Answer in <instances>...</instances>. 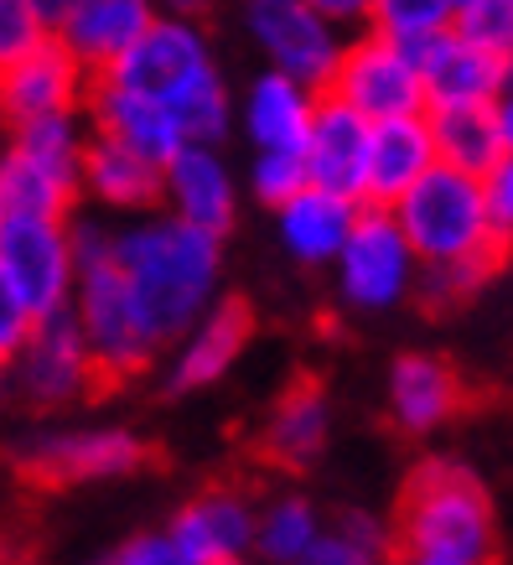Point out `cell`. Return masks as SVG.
Masks as SVG:
<instances>
[{"instance_id": "5", "label": "cell", "mask_w": 513, "mask_h": 565, "mask_svg": "<svg viewBox=\"0 0 513 565\" xmlns=\"http://www.w3.org/2000/svg\"><path fill=\"white\" fill-rule=\"evenodd\" d=\"M389 213H394V223H399L405 244L415 249V259H420V270H441V265L472 259V255H482V249H498L482 182H472V177H462V172L430 167ZM503 249H509V244H503Z\"/></svg>"}, {"instance_id": "8", "label": "cell", "mask_w": 513, "mask_h": 565, "mask_svg": "<svg viewBox=\"0 0 513 565\" xmlns=\"http://www.w3.org/2000/svg\"><path fill=\"white\" fill-rule=\"evenodd\" d=\"M327 99L348 104L368 125L426 115V88H420L415 57L399 52L394 42H384L378 32H368V26L342 42V57H338L332 84H327Z\"/></svg>"}, {"instance_id": "31", "label": "cell", "mask_w": 513, "mask_h": 565, "mask_svg": "<svg viewBox=\"0 0 513 565\" xmlns=\"http://www.w3.org/2000/svg\"><path fill=\"white\" fill-rule=\"evenodd\" d=\"M451 32L462 36L467 47L513 57V0H457Z\"/></svg>"}, {"instance_id": "1", "label": "cell", "mask_w": 513, "mask_h": 565, "mask_svg": "<svg viewBox=\"0 0 513 565\" xmlns=\"http://www.w3.org/2000/svg\"><path fill=\"white\" fill-rule=\"evenodd\" d=\"M109 265L156 348H171L223 296V239L171 213L115 223Z\"/></svg>"}, {"instance_id": "25", "label": "cell", "mask_w": 513, "mask_h": 565, "mask_svg": "<svg viewBox=\"0 0 513 565\" xmlns=\"http://www.w3.org/2000/svg\"><path fill=\"white\" fill-rule=\"evenodd\" d=\"M78 192H88L104 213L146 218V213H161V167L130 156L125 146H115V140L88 136L84 172H78Z\"/></svg>"}, {"instance_id": "40", "label": "cell", "mask_w": 513, "mask_h": 565, "mask_svg": "<svg viewBox=\"0 0 513 565\" xmlns=\"http://www.w3.org/2000/svg\"><path fill=\"white\" fill-rule=\"evenodd\" d=\"M498 125H503V151L513 156V88L498 99Z\"/></svg>"}, {"instance_id": "12", "label": "cell", "mask_w": 513, "mask_h": 565, "mask_svg": "<svg viewBox=\"0 0 513 565\" xmlns=\"http://www.w3.org/2000/svg\"><path fill=\"white\" fill-rule=\"evenodd\" d=\"M151 457L146 436L130 426H88V430H52L36 436L21 451V467L36 482H57V488H84V482H120L140 472Z\"/></svg>"}, {"instance_id": "37", "label": "cell", "mask_w": 513, "mask_h": 565, "mask_svg": "<svg viewBox=\"0 0 513 565\" xmlns=\"http://www.w3.org/2000/svg\"><path fill=\"white\" fill-rule=\"evenodd\" d=\"M482 198H488V218H493L498 244L513 249V156L493 177H482Z\"/></svg>"}, {"instance_id": "3", "label": "cell", "mask_w": 513, "mask_h": 565, "mask_svg": "<svg viewBox=\"0 0 513 565\" xmlns=\"http://www.w3.org/2000/svg\"><path fill=\"white\" fill-rule=\"evenodd\" d=\"M394 555H446L462 565H493L498 514L482 478L457 457H426L399 488Z\"/></svg>"}, {"instance_id": "41", "label": "cell", "mask_w": 513, "mask_h": 565, "mask_svg": "<svg viewBox=\"0 0 513 565\" xmlns=\"http://www.w3.org/2000/svg\"><path fill=\"white\" fill-rule=\"evenodd\" d=\"M399 565H462V561H446V555H394Z\"/></svg>"}, {"instance_id": "27", "label": "cell", "mask_w": 513, "mask_h": 565, "mask_svg": "<svg viewBox=\"0 0 513 565\" xmlns=\"http://www.w3.org/2000/svg\"><path fill=\"white\" fill-rule=\"evenodd\" d=\"M430 146H436V167L462 172L472 182L493 177L509 151H503V125H498V104H462V109H426Z\"/></svg>"}, {"instance_id": "24", "label": "cell", "mask_w": 513, "mask_h": 565, "mask_svg": "<svg viewBox=\"0 0 513 565\" xmlns=\"http://www.w3.org/2000/svg\"><path fill=\"white\" fill-rule=\"evenodd\" d=\"M359 223V203L348 198H332V192L301 188L291 203L275 207V234H280V249L301 265V270H322L342 255V244Z\"/></svg>"}, {"instance_id": "35", "label": "cell", "mask_w": 513, "mask_h": 565, "mask_svg": "<svg viewBox=\"0 0 513 565\" xmlns=\"http://www.w3.org/2000/svg\"><path fill=\"white\" fill-rule=\"evenodd\" d=\"M32 327H36V317L26 311V301L11 291V280L0 275V374H6V369H11V359L26 348Z\"/></svg>"}, {"instance_id": "7", "label": "cell", "mask_w": 513, "mask_h": 565, "mask_svg": "<svg viewBox=\"0 0 513 565\" xmlns=\"http://www.w3.org/2000/svg\"><path fill=\"white\" fill-rule=\"evenodd\" d=\"M68 311H73V322H78V332H84L88 359H94V374L99 379H130L140 369H151L156 353H161L146 338V327H140L109 255L78 265V286H73Z\"/></svg>"}, {"instance_id": "33", "label": "cell", "mask_w": 513, "mask_h": 565, "mask_svg": "<svg viewBox=\"0 0 513 565\" xmlns=\"http://www.w3.org/2000/svg\"><path fill=\"white\" fill-rule=\"evenodd\" d=\"M301 188H307V167H301V156L259 151L255 161H249V192H255V198L270 207V213L280 203H291Z\"/></svg>"}, {"instance_id": "43", "label": "cell", "mask_w": 513, "mask_h": 565, "mask_svg": "<svg viewBox=\"0 0 513 565\" xmlns=\"http://www.w3.org/2000/svg\"><path fill=\"white\" fill-rule=\"evenodd\" d=\"M0 390H6V374H0Z\"/></svg>"}, {"instance_id": "17", "label": "cell", "mask_w": 513, "mask_h": 565, "mask_svg": "<svg viewBox=\"0 0 513 565\" xmlns=\"http://www.w3.org/2000/svg\"><path fill=\"white\" fill-rule=\"evenodd\" d=\"M368 140H374V125L359 120L348 104L338 99H317V115H311L307 146H301V167H307V188L332 192V198H348V203L363 207V182H368Z\"/></svg>"}, {"instance_id": "29", "label": "cell", "mask_w": 513, "mask_h": 565, "mask_svg": "<svg viewBox=\"0 0 513 565\" xmlns=\"http://www.w3.org/2000/svg\"><path fill=\"white\" fill-rule=\"evenodd\" d=\"M457 0H374L368 6V32L394 42L399 52H426L436 36L451 32Z\"/></svg>"}, {"instance_id": "21", "label": "cell", "mask_w": 513, "mask_h": 565, "mask_svg": "<svg viewBox=\"0 0 513 565\" xmlns=\"http://www.w3.org/2000/svg\"><path fill=\"white\" fill-rule=\"evenodd\" d=\"M84 115H88V125H94L88 136L115 140V146H125L130 156L151 161V167H167L171 156L188 146V140H182V130H177V120H171L161 104L140 99V94H130V88L104 84V78H94V84H88Z\"/></svg>"}, {"instance_id": "28", "label": "cell", "mask_w": 513, "mask_h": 565, "mask_svg": "<svg viewBox=\"0 0 513 565\" xmlns=\"http://www.w3.org/2000/svg\"><path fill=\"white\" fill-rule=\"evenodd\" d=\"M327 519L307 493H275L255 503V550L249 565H301L307 550L322 540Z\"/></svg>"}, {"instance_id": "44", "label": "cell", "mask_w": 513, "mask_h": 565, "mask_svg": "<svg viewBox=\"0 0 513 565\" xmlns=\"http://www.w3.org/2000/svg\"><path fill=\"white\" fill-rule=\"evenodd\" d=\"M99 565H109V561H99Z\"/></svg>"}, {"instance_id": "6", "label": "cell", "mask_w": 513, "mask_h": 565, "mask_svg": "<svg viewBox=\"0 0 513 565\" xmlns=\"http://www.w3.org/2000/svg\"><path fill=\"white\" fill-rule=\"evenodd\" d=\"M244 36L255 42L265 68L311 88V94H327L332 73H338L342 42H348L317 11V0H249L244 6Z\"/></svg>"}, {"instance_id": "2", "label": "cell", "mask_w": 513, "mask_h": 565, "mask_svg": "<svg viewBox=\"0 0 513 565\" xmlns=\"http://www.w3.org/2000/svg\"><path fill=\"white\" fill-rule=\"evenodd\" d=\"M104 84L161 104L188 146L218 151V140H228L234 130V94L218 68L213 36L203 21L177 17V11H156L136 47L104 73Z\"/></svg>"}, {"instance_id": "39", "label": "cell", "mask_w": 513, "mask_h": 565, "mask_svg": "<svg viewBox=\"0 0 513 565\" xmlns=\"http://www.w3.org/2000/svg\"><path fill=\"white\" fill-rule=\"evenodd\" d=\"M317 11H322L338 32L348 26V21H368V6H363V0H317Z\"/></svg>"}, {"instance_id": "4", "label": "cell", "mask_w": 513, "mask_h": 565, "mask_svg": "<svg viewBox=\"0 0 513 565\" xmlns=\"http://www.w3.org/2000/svg\"><path fill=\"white\" fill-rule=\"evenodd\" d=\"M88 130L78 115L6 125L0 140V198L11 218H68L78 203Z\"/></svg>"}, {"instance_id": "19", "label": "cell", "mask_w": 513, "mask_h": 565, "mask_svg": "<svg viewBox=\"0 0 513 565\" xmlns=\"http://www.w3.org/2000/svg\"><path fill=\"white\" fill-rule=\"evenodd\" d=\"M415 68L426 88V109H462V104H498L509 94L513 57L478 52L457 32H446L426 52H415Z\"/></svg>"}, {"instance_id": "13", "label": "cell", "mask_w": 513, "mask_h": 565, "mask_svg": "<svg viewBox=\"0 0 513 565\" xmlns=\"http://www.w3.org/2000/svg\"><path fill=\"white\" fill-rule=\"evenodd\" d=\"M171 545L188 555V565H249L255 550V498L244 488H203L167 519Z\"/></svg>"}, {"instance_id": "30", "label": "cell", "mask_w": 513, "mask_h": 565, "mask_svg": "<svg viewBox=\"0 0 513 565\" xmlns=\"http://www.w3.org/2000/svg\"><path fill=\"white\" fill-rule=\"evenodd\" d=\"M503 259H509V249L498 244V249H482V255L457 259V265H441V270H420L415 291L426 296L430 307H457V301L478 296L482 286H488V280L503 270Z\"/></svg>"}, {"instance_id": "18", "label": "cell", "mask_w": 513, "mask_h": 565, "mask_svg": "<svg viewBox=\"0 0 513 565\" xmlns=\"http://www.w3.org/2000/svg\"><path fill=\"white\" fill-rule=\"evenodd\" d=\"M84 99H88V73L57 42H42L32 57H21V63L0 73V120L6 125L78 115Z\"/></svg>"}, {"instance_id": "32", "label": "cell", "mask_w": 513, "mask_h": 565, "mask_svg": "<svg viewBox=\"0 0 513 565\" xmlns=\"http://www.w3.org/2000/svg\"><path fill=\"white\" fill-rule=\"evenodd\" d=\"M52 42V26L36 0H0V73Z\"/></svg>"}, {"instance_id": "22", "label": "cell", "mask_w": 513, "mask_h": 565, "mask_svg": "<svg viewBox=\"0 0 513 565\" xmlns=\"http://www.w3.org/2000/svg\"><path fill=\"white\" fill-rule=\"evenodd\" d=\"M317 99L311 88L280 78V73L259 68L249 78L239 99H234V125L244 130V140L259 151H286V156H301L307 146V130H311V115H317Z\"/></svg>"}, {"instance_id": "23", "label": "cell", "mask_w": 513, "mask_h": 565, "mask_svg": "<svg viewBox=\"0 0 513 565\" xmlns=\"http://www.w3.org/2000/svg\"><path fill=\"white\" fill-rule=\"evenodd\" d=\"M332 441V394L317 379H291L286 390L275 394V405L265 411L259 426V451L275 467H311Z\"/></svg>"}, {"instance_id": "38", "label": "cell", "mask_w": 513, "mask_h": 565, "mask_svg": "<svg viewBox=\"0 0 513 565\" xmlns=\"http://www.w3.org/2000/svg\"><path fill=\"white\" fill-rule=\"evenodd\" d=\"M301 565H378V561H374V555H363L359 545H348V540L327 524L322 540L307 550V561H301Z\"/></svg>"}, {"instance_id": "20", "label": "cell", "mask_w": 513, "mask_h": 565, "mask_svg": "<svg viewBox=\"0 0 513 565\" xmlns=\"http://www.w3.org/2000/svg\"><path fill=\"white\" fill-rule=\"evenodd\" d=\"M384 399L405 436H430L467 405V384L441 353H399L384 379Z\"/></svg>"}, {"instance_id": "42", "label": "cell", "mask_w": 513, "mask_h": 565, "mask_svg": "<svg viewBox=\"0 0 513 565\" xmlns=\"http://www.w3.org/2000/svg\"><path fill=\"white\" fill-rule=\"evenodd\" d=\"M6 218H11V213H6V198H0V223H6Z\"/></svg>"}, {"instance_id": "10", "label": "cell", "mask_w": 513, "mask_h": 565, "mask_svg": "<svg viewBox=\"0 0 513 565\" xmlns=\"http://www.w3.org/2000/svg\"><path fill=\"white\" fill-rule=\"evenodd\" d=\"M0 275L26 301L36 322L52 311H68L78 286L68 218H6L0 223Z\"/></svg>"}, {"instance_id": "15", "label": "cell", "mask_w": 513, "mask_h": 565, "mask_svg": "<svg viewBox=\"0 0 513 565\" xmlns=\"http://www.w3.org/2000/svg\"><path fill=\"white\" fill-rule=\"evenodd\" d=\"M161 213L223 239L239 218V177L213 146H182L161 167Z\"/></svg>"}, {"instance_id": "34", "label": "cell", "mask_w": 513, "mask_h": 565, "mask_svg": "<svg viewBox=\"0 0 513 565\" xmlns=\"http://www.w3.org/2000/svg\"><path fill=\"white\" fill-rule=\"evenodd\" d=\"M332 530H338L348 545H359L363 555H374L378 565H389V555H394V524H384L378 514H368V509H342V514L332 519Z\"/></svg>"}, {"instance_id": "26", "label": "cell", "mask_w": 513, "mask_h": 565, "mask_svg": "<svg viewBox=\"0 0 513 565\" xmlns=\"http://www.w3.org/2000/svg\"><path fill=\"white\" fill-rule=\"evenodd\" d=\"M436 167V146H430L426 115L410 120H384L374 125L368 140V182H363V207H394L420 177Z\"/></svg>"}, {"instance_id": "11", "label": "cell", "mask_w": 513, "mask_h": 565, "mask_svg": "<svg viewBox=\"0 0 513 565\" xmlns=\"http://www.w3.org/2000/svg\"><path fill=\"white\" fill-rule=\"evenodd\" d=\"M94 359H88V343L73 311H52L32 327V338L21 348L11 369H6V384L17 399L36 405V411H57V405H73L94 390Z\"/></svg>"}, {"instance_id": "9", "label": "cell", "mask_w": 513, "mask_h": 565, "mask_svg": "<svg viewBox=\"0 0 513 565\" xmlns=\"http://www.w3.org/2000/svg\"><path fill=\"white\" fill-rule=\"evenodd\" d=\"M338 270V296L353 311H394L420 280V259L405 244L389 207H359V223L332 259Z\"/></svg>"}, {"instance_id": "36", "label": "cell", "mask_w": 513, "mask_h": 565, "mask_svg": "<svg viewBox=\"0 0 513 565\" xmlns=\"http://www.w3.org/2000/svg\"><path fill=\"white\" fill-rule=\"evenodd\" d=\"M109 565H188V555L171 545L167 530H140L109 555Z\"/></svg>"}, {"instance_id": "16", "label": "cell", "mask_w": 513, "mask_h": 565, "mask_svg": "<svg viewBox=\"0 0 513 565\" xmlns=\"http://www.w3.org/2000/svg\"><path fill=\"white\" fill-rule=\"evenodd\" d=\"M151 17L156 6H146V0H63L52 42L68 52L88 78H104L140 42Z\"/></svg>"}, {"instance_id": "14", "label": "cell", "mask_w": 513, "mask_h": 565, "mask_svg": "<svg viewBox=\"0 0 513 565\" xmlns=\"http://www.w3.org/2000/svg\"><path fill=\"white\" fill-rule=\"evenodd\" d=\"M249 343H255V307H249L244 296H218V301L171 343L167 390L171 394L213 390V384L244 359Z\"/></svg>"}]
</instances>
